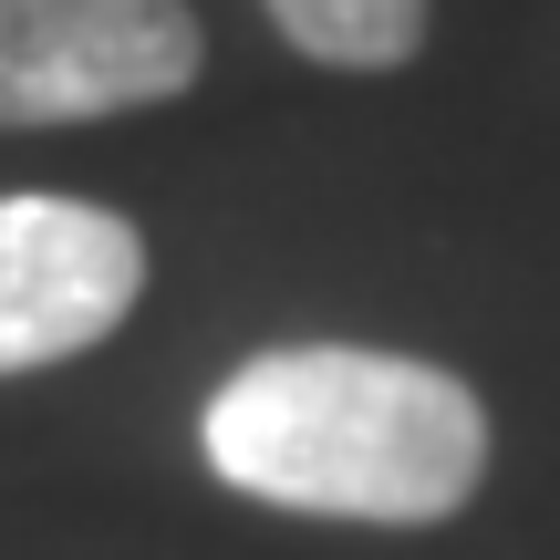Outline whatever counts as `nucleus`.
<instances>
[{"mask_svg":"<svg viewBox=\"0 0 560 560\" xmlns=\"http://www.w3.org/2000/svg\"><path fill=\"white\" fill-rule=\"evenodd\" d=\"M198 83L187 0H0V136L104 125Z\"/></svg>","mask_w":560,"mask_h":560,"instance_id":"2","label":"nucleus"},{"mask_svg":"<svg viewBox=\"0 0 560 560\" xmlns=\"http://www.w3.org/2000/svg\"><path fill=\"white\" fill-rule=\"evenodd\" d=\"M145 291V240L94 198H0V374L94 353Z\"/></svg>","mask_w":560,"mask_h":560,"instance_id":"3","label":"nucleus"},{"mask_svg":"<svg viewBox=\"0 0 560 560\" xmlns=\"http://www.w3.org/2000/svg\"><path fill=\"white\" fill-rule=\"evenodd\" d=\"M198 446L219 488H240V499L425 529V520H457L467 488L488 478V405L446 363H416V353L280 342L208 395Z\"/></svg>","mask_w":560,"mask_h":560,"instance_id":"1","label":"nucleus"},{"mask_svg":"<svg viewBox=\"0 0 560 560\" xmlns=\"http://www.w3.org/2000/svg\"><path fill=\"white\" fill-rule=\"evenodd\" d=\"M280 42L332 73H395L425 52V0H260Z\"/></svg>","mask_w":560,"mask_h":560,"instance_id":"4","label":"nucleus"}]
</instances>
